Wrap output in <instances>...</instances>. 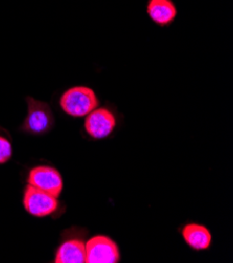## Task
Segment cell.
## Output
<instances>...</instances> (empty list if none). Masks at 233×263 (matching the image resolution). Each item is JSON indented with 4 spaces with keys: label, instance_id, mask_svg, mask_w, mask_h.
Segmentation results:
<instances>
[{
    "label": "cell",
    "instance_id": "obj_1",
    "mask_svg": "<svg viewBox=\"0 0 233 263\" xmlns=\"http://www.w3.org/2000/svg\"><path fill=\"white\" fill-rule=\"evenodd\" d=\"M59 104L67 116L84 118L98 107L99 100L91 87L79 85L65 90L59 100Z\"/></svg>",
    "mask_w": 233,
    "mask_h": 263
},
{
    "label": "cell",
    "instance_id": "obj_2",
    "mask_svg": "<svg viewBox=\"0 0 233 263\" xmlns=\"http://www.w3.org/2000/svg\"><path fill=\"white\" fill-rule=\"evenodd\" d=\"M28 112L20 130L31 136H44L55 126V117L49 105L32 97L25 98Z\"/></svg>",
    "mask_w": 233,
    "mask_h": 263
},
{
    "label": "cell",
    "instance_id": "obj_3",
    "mask_svg": "<svg viewBox=\"0 0 233 263\" xmlns=\"http://www.w3.org/2000/svg\"><path fill=\"white\" fill-rule=\"evenodd\" d=\"M23 206L35 217H45L56 212L59 202L57 197L28 185L24 189Z\"/></svg>",
    "mask_w": 233,
    "mask_h": 263
},
{
    "label": "cell",
    "instance_id": "obj_4",
    "mask_svg": "<svg viewBox=\"0 0 233 263\" xmlns=\"http://www.w3.org/2000/svg\"><path fill=\"white\" fill-rule=\"evenodd\" d=\"M85 263H117L120 260L117 245L107 236H94L85 243Z\"/></svg>",
    "mask_w": 233,
    "mask_h": 263
},
{
    "label": "cell",
    "instance_id": "obj_5",
    "mask_svg": "<svg viewBox=\"0 0 233 263\" xmlns=\"http://www.w3.org/2000/svg\"><path fill=\"white\" fill-rule=\"evenodd\" d=\"M28 183L55 197H60L63 191V178L60 172L49 166H38L33 168L28 177Z\"/></svg>",
    "mask_w": 233,
    "mask_h": 263
},
{
    "label": "cell",
    "instance_id": "obj_6",
    "mask_svg": "<svg viewBox=\"0 0 233 263\" xmlns=\"http://www.w3.org/2000/svg\"><path fill=\"white\" fill-rule=\"evenodd\" d=\"M84 127L92 139H106L116 127V117L108 107H97L86 116Z\"/></svg>",
    "mask_w": 233,
    "mask_h": 263
},
{
    "label": "cell",
    "instance_id": "obj_7",
    "mask_svg": "<svg viewBox=\"0 0 233 263\" xmlns=\"http://www.w3.org/2000/svg\"><path fill=\"white\" fill-rule=\"evenodd\" d=\"M145 12L149 18L160 28H167L178 16L174 0H146Z\"/></svg>",
    "mask_w": 233,
    "mask_h": 263
},
{
    "label": "cell",
    "instance_id": "obj_8",
    "mask_svg": "<svg viewBox=\"0 0 233 263\" xmlns=\"http://www.w3.org/2000/svg\"><path fill=\"white\" fill-rule=\"evenodd\" d=\"M182 236L188 247L196 251L208 250L213 242L210 231L205 226L198 223L186 224L182 230Z\"/></svg>",
    "mask_w": 233,
    "mask_h": 263
},
{
    "label": "cell",
    "instance_id": "obj_9",
    "mask_svg": "<svg viewBox=\"0 0 233 263\" xmlns=\"http://www.w3.org/2000/svg\"><path fill=\"white\" fill-rule=\"evenodd\" d=\"M56 263H85V242L81 239H69L63 242L55 257Z\"/></svg>",
    "mask_w": 233,
    "mask_h": 263
},
{
    "label": "cell",
    "instance_id": "obj_10",
    "mask_svg": "<svg viewBox=\"0 0 233 263\" xmlns=\"http://www.w3.org/2000/svg\"><path fill=\"white\" fill-rule=\"evenodd\" d=\"M13 154L12 144L8 139L0 136V165L6 164L11 160Z\"/></svg>",
    "mask_w": 233,
    "mask_h": 263
}]
</instances>
